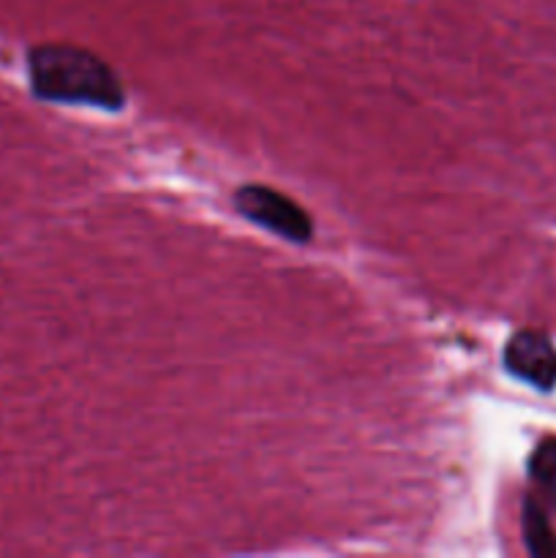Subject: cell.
Here are the masks:
<instances>
[{"label": "cell", "mask_w": 556, "mask_h": 558, "mask_svg": "<svg viewBox=\"0 0 556 558\" xmlns=\"http://www.w3.org/2000/svg\"><path fill=\"white\" fill-rule=\"evenodd\" d=\"M36 96L60 104H93L101 109H120L125 90L118 74L90 49L71 44H41L27 58Z\"/></svg>", "instance_id": "cell-1"}, {"label": "cell", "mask_w": 556, "mask_h": 558, "mask_svg": "<svg viewBox=\"0 0 556 558\" xmlns=\"http://www.w3.org/2000/svg\"><path fill=\"white\" fill-rule=\"evenodd\" d=\"M232 202L240 216L256 227L270 229L289 243H309L314 238V221L309 213L287 194L273 191L270 185H243L234 191Z\"/></svg>", "instance_id": "cell-2"}, {"label": "cell", "mask_w": 556, "mask_h": 558, "mask_svg": "<svg viewBox=\"0 0 556 558\" xmlns=\"http://www.w3.org/2000/svg\"><path fill=\"white\" fill-rule=\"evenodd\" d=\"M505 365L516 379L537 390H551L556 385V347L545 332H516L505 347Z\"/></svg>", "instance_id": "cell-3"}, {"label": "cell", "mask_w": 556, "mask_h": 558, "mask_svg": "<svg viewBox=\"0 0 556 558\" xmlns=\"http://www.w3.org/2000/svg\"><path fill=\"white\" fill-rule=\"evenodd\" d=\"M529 477L551 507H556V439H545L529 458Z\"/></svg>", "instance_id": "cell-4"}, {"label": "cell", "mask_w": 556, "mask_h": 558, "mask_svg": "<svg viewBox=\"0 0 556 558\" xmlns=\"http://www.w3.org/2000/svg\"><path fill=\"white\" fill-rule=\"evenodd\" d=\"M523 523H527V543L534 554H548V550H556L548 526H545L543 512H540L537 507L527 505V518H523Z\"/></svg>", "instance_id": "cell-5"}]
</instances>
